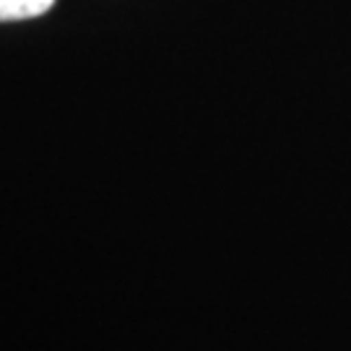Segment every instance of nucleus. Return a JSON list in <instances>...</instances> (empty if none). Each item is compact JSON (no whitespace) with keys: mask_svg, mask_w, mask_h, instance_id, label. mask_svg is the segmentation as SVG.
Returning <instances> with one entry per match:
<instances>
[{"mask_svg":"<svg viewBox=\"0 0 351 351\" xmlns=\"http://www.w3.org/2000/svg\"><path fill=\"white\" fill-rule=\"evenodd\" d=\"M55 0H0V21H21L47 13Z\"/></svg>","mask_w":351,"mask_h":351,"instance_id":"obj_1","label":"nucleus"}]
</instances>
